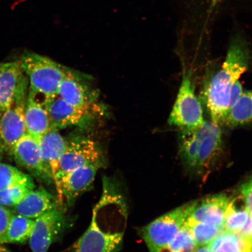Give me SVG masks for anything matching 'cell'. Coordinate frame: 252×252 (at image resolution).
<instances>
[{
  "label": "cell",
  "mask_w": 252,
  "mask_h": 252,
  "mask_svg": "<svg viewBox=\"0 0 252 252\" xmlns=\"http://www.w3.org/2000/svg\"><path fill=\"white\" fill-rule=\"evenodd\" d=\"M102 165L91 164L80 167L63 176L56 189L60 203L68 205L88 190L94 181L97 171Z\"/></svg>",
  "instance_id": "11"
},
{
  "label": "cell",
  "mask_w": 252,
  "mask_h": 252,
  "mask_svg": "<svg viewBox=\"0 0 252 252\" xmlns=\"http://www.w3.org/2000/svg\"><path fill=\"white\" fill-rule=\"evenodd\" d=\"M65 224V217L58 207L34 219L29 239L32 252H47L64 229Z\"/></svg>",
  "instance_id": "8"
},
{
  "label": "cell",
  "mask_w": 252,
  "mask_h": 252,
  "mask_svg": "<svg viewBox=\"0 0 252 252\" xmlns=\"http://www.w3.org/2000/svg\"><path fill=\"white\" fill-rule=\"evenodd\" d=\"M20 62L29 81L30 90L44 99L58 94L68 71L52 59L33 52H25Z\"/></svg>",
  "instance_id": "3"
},
{
  "label": "cell",
  "mask_w": 252,
  "mask_h": 252,
  "mask_svg": "<svg viewBox=\"0 0 252 252\" xmlns=\"http://www.w3.org/2000/svg\"><path fill=\"white\" fill-rule=\"evenodd\" d=\"M196 203L191 202L159 217L141 229V235L150 252L168 247L187 222Z\"/></svg>",
  "instance_id": "5"
},
{
  "label": "cell",
  "mask_w": 252,
  "mask_h": 252,
  "mask_svg": "<svg viewBox=\"0 0 252 252\" xmlns=\"http://www.w3.org/2000/svg\"><path fill=\"white\" fill-rule=\"evenodd\" d=\"M244 91L243 87H242L241 82L239 80L236 82L232 88L231 92H230L229 110L234 106L236 102L238 101L239 99H240Z\"/></svg>",
  "instance_id": "30"
},
{
  "label": "cell",
  "mask_w": 252,
  "mask_h": 252,
  "mask_svg": "<svg viewBox=\"0 0 252 252\" xmlns=\"http://www.w3.org/2000/svg\"><path fill=\"white\" fill-rule=\"evenodd\" d=\"M103 163V153L95 141L86 137H74L67 140L53 183L56 187L66 173L87 165Z\"/></svg>",
  "instance_id": "6"
},
{
  "label": "cell",
  "mask_w": 252,
  "mask_h": 252,
  "mask_svg": "<svg viewBox=\"0 0 252 252\" xmlns=\"http://www.w3.org/2000/svg\"><path fill=\"white\" fill-rule=\"evenodd\" d=\"M29 89L25 106V123L27 133L37 138L52 129L45 99Z\"/></svg>",
  "instance_id": "15"
},
{
  "label": "cell",
  "mask_w": 252,
  "mask_h": 252,
  "mask_svg": "<svg viewBox=\"0 0 252 252\" xmlns=\"http://www.w3.org/2000/svg\"><path fill=\"white\" fill-rule=\"evenodd\" d=\"M12 154L16 162L32 174L46 183L53 182L44 167L40 138L25 134L15 145Z\"/></svg>",
  "instance_id": "12"
},
{
  "label": "cell",
  "mask_w": 252,
  "mask_h": 252,
  "mask_svg": "<svg viewBox=\"0 0 252 252\" xmlns=\"http://www.w3.org/2000/svg\"><path fill=\"white\" fill-rule=\"evenodd\" d=\"M179 130V152L182 161L189 169H195L199 142L198 127Z\"/></svg>",
  "instance_id": "20"
},
{
  "label": "cell",
  "mask_w": 252,
  "mask_h": 252,
  "mask_svg": "<svg viewBox=\"0 0 252 252\" xmlns=\"http://www.w3.org/2000/svg\"><path fill=\"white\" fill-rule=\"evenodd\" d=\"M58 94L72 105L90 110L91 102L86 88L69 71L60 86Z\"/></svg>",
  "instance_id": "18"
},
{
  "label": "cell",
  "mask_w": 252,
  "mask_h": 252,
  "mask_svg": "<svg viewBox=\"0 0 252 252\" xmlns=\"http://www.w3.org/2000/svg\"><path fill=\"white\" fill-rule=\"evenodd\" d=\"M27 98L12 103L0 116V155L12 154L15 145L27 133L24 116Z\"/></svg>",
  "instance_id": "10"
},
{
  "label": "cell",
  "mask_w": 252,
  "mask_h": 252,
  "mask_svg": "<svg viewBox=\"0 0 252 252\" xmlns=\"http://www.w3.org/2000/svg\"><path fill=\"white\" fill-rule=\"evenodd\" d=\"M29 81L20 61L4 63L0 67V110L1 113L17 100L25 98Z\"/></svg>",
  "instance_id": "7"
},
{
  "label": "cell",
  "mask_w": 252,
  "mask_h": 252,
  "mask_svg": "<svg viewBox=\"0 0 252 252\" xmlns=\"http://www.w3.org/2000/svg\"><path fill=\"white\" fill-rule=\"evenodd\" d=\"M252 63V51L245 37L236 34L230 41L225 61L205 84L203 100L210 120L221 125L229 110L230 92Z\"/></svg>",
  "instance_id": "2"
},
{
  "label": "cell",
  "mask_w": 252,
  "mask_h": 252,
  "mask_svg": "<svg viewBox=\"0 0 252 252\" xmlns=\"http://www.w3.org/2000/svg\"><path fill=\"white\" fill-rule=\"evenodd\" d=\"M32 189L16 186L0 190V206L14 207L23 199Z\"/></svg>",
  "instance_id": "27"
},
{
  "label": "cell",
  "mask_w": 252,
  "mask_h": 252,
  "mask_svg": "<svg viewBox=\"0 0 252 252\" xmlns=\"http://www.w3.org/2000/svg\"><path fill=\"white\" fill-rule=\"evenodd\" d=\"M25 187L34 189L32 178L15 167L0 161V190L8 188Z\"/></svg>",
  "instance_id": "24"
},
{
  "label": "cell",
  "mask_w": 252,
  "mask_h": 252,
  "mask_svg": "<svg viewBox=\"0 0 252 252\" xmlns=\"http://www.w3.org/2000/svg\"><path fill=\"white\" fill-rule=\"evenodd\" d=\"M67 140L59 130L52 128L40 138L41 152L47 174L54 181L59 171V162Z\"/></svg>",
  "instance_id": "16"
},
{
  "label": "cell",
  "mask_w": 252,
  "mask_h": 252,
  "mask_svg": "<svg viewBox=\"0 0 252 252\" xmlns=\"http://www.w3.org/2000/svg\"><path fill=\"white\" fill-rule=\"evenodd\" d=\"M229 198L220 194L196 201L188 220L224 229L225 216Z\"/></svg>",
  "instance_id": "14"
},
{
  "label": "cell",
  "mask_w": 252,
  "mask_h": 252,
  "mask_svg": "<svg viewBox=\"0 0 252 252\" xmlns=\"http://www.w3.org/2000/svg\"><path fill=\"white\" fill-rule=\"evenodd\" d=\"M194 252H213L209 245L197 246Z\"/></svg>",
  "instance_id": "31"
},
{
  "label": "cell",
  "mask_w": 252,
  "mask_h": 252,
  "mask_svg": "<svg viewBox=\"0 0 252 252\" xmlns=\"http://www.w3.org/2000/svg\"><path fill=\"white\" fill-rule=\"evenodd\" d=\"M251 214L242 196L229 200L226 209L223 228L239 234L247 223Z\"/></svg>",
  "instance_id": "21"
},
{
  "label": "cell",
  "mask_w": 252,
  "mask_h": 252,
  "mask_svg": "<svg viewBox=\"0 0 252 252\" xmlns=\"http://www.w3.org/2000/svg\"><path fill=\"white\" fill-rule=\"evenodd\" d=\"M251 252H252V251H251Z\"/></svg>",
  "instance_id": "36"
},
{
  "label": "cell",
  "mask_w": 252,
  "mask_h": 252,
  "mask_svg": "<svg viewBox=\"0 0 252 252\" xmlns=\"http://www.w3.org/2000/svg\"><path fill=\"white\" fill-rule=\"evenodd\" d=\"M186 223L190 228L197 246L209 245L224 230L206 223L194 222L188 219Z\"/></svg>",
  "instance_id": "25"
},
{
  "label": "cell",
  "mask_w": 252,
  "mask_h": 252,
  "mask_svg": "<svg viewBox=\"0 0 252 252\" xmlns=\"http://www.w3.org/2000/svg\"><path fill=\"white\" fill-rule=\"evenodd\" d=\"M4 63H0V67L4 64Z\"/></svg>",
  "instance_id": "34"
},
{
  "label": "cell",
  "mask_w": 252,
  "mask_h": 252,
  "mask_svg": "<svg viewBox=\"0 0 252 252\" xmlns=\"http://www.w3.org/2000/svg\"><path fill=\"white\" fill-rule=\"evenodd\" d=\"M1 113H1V110H0V116H1Z\"/></svg>",
  "instance_id": "35"
},
{
  "label": "cell",
  "mask_w": 252,
  "mask_h": 252,
  "mask_svg": "<svg viewBox=\"0 0 252 252\" xmlns=\"http://www.w3.org/2000/svg\"><path fill=\"white\" fill-rule=\"evenodd\" d=\"M0 252H12L11 251H9L8 249L3 247L2 245H0Z\"/></svg>",
  "instance_id": "32"
},
{
  "label": "cell",
  "mask_w": 252,
  "mask_h": 252,
  "mask_svg": "<svg viewBox=\"0 0 252 252\" xmlns=\"http://www.w3.org/2000/svg\"><path fill=\"white\" fill-rule=\"evenodd\" d=\"M199 142L195 170L203 172L215 163L223 150V135L222 126L206 120L198 127Z\"/></svg>",
  "instance_id": "9"
},
{
  "label": "cell",
  "mask_w": 252,
  "mask_h": 252,
  "mask_svg": "<svg viewBox=\"0 0 252 252\" xmlns=\"http://www.w3.org/2000/svg\"><path fill=\"white\" fill-rule=\"evenodd\" d=\"M126 222L124 198L110 182L104 181L102 197L94 207L89 227L75 242L73 252H119Z\"/></svg>",
  "instance_id": "1"
},
{
  "label": "cell",
  "mask_w": 252,
  "mask_h": 252,
  "mask_svg": "<svg viewBox=\"0 0 252 252\" xmlns=\"http://www.w3.org/2000/svg\"><path fill=\"white\" fill-rule=\"evenodd\" d=\"M209 246L213 252H251L252 251L250 239L225 229Z\"/></svg>",
  "instance_id": "22"
},
{
  "label": "cell",
  "mask_w": 252,
  "mask_h": 252,
  "mask_svg": "<svg viewBox=\"0 0 252 252\" xmlns=\"http://www.w3.org/2000/svg\"><path fill=\"white\" fill-rule=\"evenodd\" d=\"M52 128L61 130L84 122L90 110L77 108L65 102L58 94L45 99Z\"/></svg>",
  "instance_id": "13"
},
{
  "label": "cell",
  "mask_w": 252,
  "mask_h": 252,
  "mask_svg": "<svg viewBox=\"0 0 252 252\" xmlns=\"http://www.w3.org/2000/svg\"><path fill=\"white\" fill-rule=\"evenodd\" d=\"M241 193L247 204L249 212L252 216V178L242 185Z\"/></svg>",
  "instance_id": "29"
},
{
  "label": "cell",
  "mask_w": 252,
  "mask_h": 252,
  "mask_svg": "<svg viewBox=\"0 0 252 252\" xmlns=\"http://www.w3.org/2000/svg\"><path fill=\"white\" fill-rule=\"evenodd\" d=\"M206 119L200 100L195 93L191 70L183 68L182 78L177 96L169 116V125L187 130L200 127Z\"/></svg>",
  "instance_id": "4"
},
{
  "label": "cell",
  "mask_w": 252,
  "mask_h": 252,
  "mask_svg": "<svg viewBox=\"0 0 252 252\" xmlns=\"http://www.w3.org/2000/svg\"><path fill=\"white\" fill-rule=\"evenodd\" d=\"M167 247L172 252H194L197 245L187 223L185 222Z\"/></svg>",
  "instance_id": "26"
},
{
  "label": "cell",
  "mask_w": 252,
  "mask_h": 252,
  "mask_svg": "<svg viewBox=\"0 0 252 252\" xmlns=\"http://www.w3.org/2000/svg\"><path fill=\"white\" fill-rule=\"evenodd\" d=\"M33 225L34 220L14 214L3 238L2 244L25 243L30 238Z\"/></svg>",
  "instance_id": "23"
},
{
  "label": "cell",
  "mask_w": 252,
  "mask_h": 252,
  "mask_svg": "<svg viewBox=\"0 0 252 252\" xmlns=\"http://www.w3.org/2000/svg\"><path fill=\"white\" fill-rule=\"evenodd\" d=\"M54 196L45 189H32L20 203L13 207L15 214L36 219L49 211L58 207Z\"/></svg>",
  "instance_id": "17"
},
{
  "label": "cell",
  "mask_w": 252,
  "mask_h": 252,
  "mask_svg": "<svg viewBox=\"0 0 252 252\" xmlns=\"http://www.w3.org/2000/svg\"><path fill=\"white\" fill-rule=\"evenodd\" d=\"M252 125V90H245L240 99L228 110L221 126L235 128Z\"/></svg>",
  "instance_id": "19"
},
{
  "label": "cell",
  "mask_w": 252,
  "mask_h": 252,
  "mask_svg": "<svg viewBox=\"0 0 252 252\" xmlns=\"http://www.w3.org/2000/svg\"><path fill=\"white\" fill-rule=\"evenodd\" d=\"M250 239V241L251 244V245H252V234H251V236H250V239Z\"/></svg>",
  "instance_id": "33"
},
{
  "label": "cell",
  "mask_w": 252,
  "mask_h": 252,
  "mask_svg": "<svg viewBox=\"0 0 252 252\" xmlns=\"http://www.w3.org/2000/svg\"><path fill=\"white\" fill-rule=\"evenodd\" d=\"M13 212L8 208L0 206V245L2 244L6 231L8 228L9 221L13 216Z\"/></svg>",
  "instance_id": "28"
}]
</instances>
